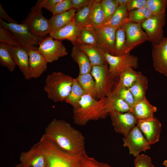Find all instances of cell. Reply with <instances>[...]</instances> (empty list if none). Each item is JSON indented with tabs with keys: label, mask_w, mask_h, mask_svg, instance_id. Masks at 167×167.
Instances as JSON below:
<instances>
[{
	"label": "cell",
	"mask_w": 167,
	"mask_h": 167,
	"mask_svg": "<svg viewBox=\"0 0 167 167\" xmlns=\"http://www.w3.org/2000/svg\"><path fill=\"white\" fill-rule=\"evenodd\" d=\"M136 126L151 145L159 141L161 125L157 118L153 116L147 119L138 120Z\"/></svg>",
	"instance_id": "obj_15"
},
{
	"label": "cell",
	"mask_w": 167,
	"mask_h": 167,
	"mask_svg": "<svg viewBox=\"0 0 167 167\" xmlns=\"http://www.w3.org/2000/svg\"><path fill=\"white\" fill-rule=\"evenodd\" d=\"M153 15L149 9L145 6L129 12L125 24L134 22L141 24Z\"/></svg>",
	"instance_id": "obj_32"
},
{
	"label": "cell",
	"mask_w": 167,
	"mask_h": 167,
	"mask_svg": "<svg viewBox=\"0 0 167 167\" xmlns=\"http://www.w3.org/2000/svg\"><path fill=\"white\" fill-rule=\"evenodd\" d=\"M101 1L95 0L92 7L91 12V24L92 26L96 27L102 26L105 22V13Z\"/></svg>",
	"instance_id": "obj_31"
},
{
	"label": "cell",
	"mask_w": 167,
	"mask_h": 167,
	"mask_svg": "<svg viewBox=\"0 0 167 167\" xmlns=\"http://www.w3.org/2000/svg\"><path fill=\"white\" fill-rule=\"evenodd\" d=\"M0 64L12 72L15 69L16 64L5 43H0Z\"/></svg>",
	"instance_id": "obj_36"
},
{
	"label": "cell",
	"mask_w": 167,
	"mask_h": 167,
	"mask_svg": "<svg viewBox=\"0 0 167 167\" xmlns=\"http://www.w3.org/2000/svg\"><path fill=\"white\" fill-rule=\"evenodd\" d=\"M0 42L24 49L23 45L9 30L0 26Z\"/></svg>",
	"instance_id": "obj_38"
},
{
	"label": "cell",
	"mask_w": 167,
	"mask_h": 167,
	"mask_svg": "<svg viewBox=\"0 0 167 167\" xmlns=\"http://www.w3.org/2000/svg\"><path fill=\"white\" fill-rule=\"evenodd\" d=\"M147 0H129L126 4L129 12L134 10L139 9L146 6Z\"/></svg>",
	"instance_id": "obj_44"
},
{
	"label": "cell",
	"mask_w": 167,
	"mask_h": 167,
	"mask_svg": "<svg viewBox=\"0 0 167 167\" xmlns=\"http://www.w3.org/2000/svg\"><path fill=\"white\" fill-rule=\"evenodd\" d=\"M43 135L61 150L70 155L80 156L86 152L84 136L64 120L54 119L45 128Z\"/></svg>",
	"instance_id": "obj_1"
},
{
	"label": "cell",
	"mask_w": 167,
	"mask_h": 167,
	"mask_svg": "<svg viewBox=\"0 0 167 167\" xmlns=\"http://www.w3.org/2000/svg\"><path fill=\"white\" fill-rule=\"evenodd\" d=\"M157 108L152 105L144 97L140 101L136 103L131 108L130 112L137 119L141 120L154 116V113L157 111Z\"/></svg>",
	"instance_id": "obj_21"
},
{
	"label": "cell",
	"mask_w": 167,
	"mask_h": 167,
	"mask_svg": "<svg viewBox=\"0 0 167 167\" xmlns=\"http://www.w3.org/2000/svg\"><path fill=\"white\" fill-rule=\"evenodd\" d=\"M152 45L153 67L156 71L167 78V36L160 44Z\"/></svg>",
	"instance_id": "obj_16"
},
{
	"label": "cell",
	"mask_w": 167,
	"mask_h": 167,
	"mask_svg": "<svg viewBox=\"0 0 167 167\" xmlns=\"http://www.w3.org/2000/svg\"><path fill=\"white\" fill-rule=\"evenodd\" d=\"M79 167H112L109 165L98 161L88 156L86 152L81 156Z\"/></svg>",
	"instance_id": "obj_41"
},
{
	"label": "cell",
	"mask_w": 167,
	"mask_h": 167,
	"mask_svg": "<svg viewBox=\"0 0 167 167\" xmlns=\"http://www.w3.org/2000/svg\"><path fill=\"white\" fill-rule=\"evenodd\" d=\"M77 44L97 45L93 26L82 27L77 39L76 45Z\"/></svg>",
	"instance_id": "obj_27"
},
{
	"label": "cell",
	"mask_w": 167,
	"mask_h": 167,
	"mask_svg": "<svg viewBox=\"0 0 167 167\" xmlns=\"http://www.w3.org/2000/svg\"><path fill=\"white\" fill-rule=\"evenodd\" d=\"M112 92L124 100L131 108L135 104L134 97L129 88L115 86Z\"/></svg>",
	"instance_id": "obj_37"
},
{
	"label": "cell",
	"mask_w": 167,
	"mask_h": 167,
	"mask_svg": "<svg viewBox=\"0 0 167 167\" xmlns=\"http://www.w3.org/2000/svg\"><path fill=\"white\" fill-rule=\"evenodd\" d=\"M37 143L46 157V167H79L82 155L74 156L64 152L44 135Z\"/></svg>",
	"instance_id": "obj_3"
},
{
	"label": "cell",
	"mask_w": 167,
	"mask_h": 167,
	"mask_svg": "<svg viewBox=\"0 0 167 167\" xmlns=\"http://www.w3.org/2000/svg\"><path fill=\"white\" fill-rule=\"evenodd\" d=\"M86 94L98 100L94 79L90 73L79 75L76 78Z\"/></svg>",
	"instance_id": "obj_28"
},
{
	"label": "cell",
	"mask_w": 167,
	"mask_h": 167,
	"mask_svg": "<svg viewBox=\"0 0 167 167\" xmlns=\"http://www.w3.org/2000/svg\"><path fill=\"white\" fill-rule=\"evenodd\" d=\"M97 45L104 52L114 56L117 28L107 25L94 26Z\"/></svg>",
	"instance_id": "obj_12"
},
{
	"label": "cell",
	"mask_w": 167,
	"mask_h": 167,
	"mask_svg": "<svg viewBox=\"0 0 167 167\" xmlns=\"http://www.w3.org/2000/svg\"><path fill=\"white\" fill-rule=\"evenodd\" d=\"M109 115L115 131L124 136L136 126L138 119L130 112L112 111Z\"/></svg>",
	"instance_id": "obj_13"
},
{
	"label": "cell",
	"mask_w": 167,
	"mask_h": 167,
	"mask_svg": "<svg viewBox=\"0 0 167 167\" xmlns=\"http://www.w3.org/2000/svg\"><path fill=\"white\" fill-rule=\"evenodd\" d=\"M71 56L79 66V75L91 73L92 66L90 61L87 55L77 45H73Z\"/></svg>",
	"instance_id": "obj_23"
},
{
	"label": "cell",
	"mask_w": 167,
	"mask_h": 167,
	"mask_svg": "<svg viewBox=\"0 0 167 167\" xmlns=\"http://www.w3.org/2000/svg\"><path fill=\"white\" fill-rule=\"evenodd\" d=\"M0 26L10 31L21 43L24 49L38 50L34 45L38 44L43 38L37 37L33 35L27 26L23 24L8 23L0 19Z\"/></svg>",
	"instance_id": "obj_7"
},
{
	"label": "cell",
	"mask_w": 167,
	"mask_h": 167,
	"mask_svg": "<svg viewBox=\"0 0 167 167\" xmlns=\"http://www.w3.org/2000/svg\"><path fill=\"white\" fill-rule=\"evenodd\" d=\"M163 164L165 167H167V160H165L163 163Z\"/></svg>",
	"instance_id": "obj_50"
},
{
	"label": "cell",
	"mask_w": 167,
	"mask_h": 167,
	"mask_svg": "<svg viewBox=\"0 0 167 167\" xmlns=\"http://www.w3.org/2000/svg\"><path fill=\"white\" fill-rule=\"evenodd\" d=\"M146 6L153 15H161L165 13L167 0H147Z\"/></svg>",
	"instance_id": "obj_39"
},
{
	"label": "cell",
	"mask_w": 167,
	"mask_h": 167,
	"mask_svg": "<svg viewBox=\"0 0 167 167\" xmlns=\"http://www.w3.org/2000/svg\"><path fill=\"white\" fill-rule=\"evenodd\" d=\"M62 0H45L43 5V8L52 12V10L58 3Z\"/></svg>",
	"instance_id": "obj_46"
},
{
	"label": "cell",
	"mask_w": 167,
	"mask_h": 167,
	"mask_svg": "<svg viewBox=\"0 0 167 167\" xmlns=\"http://www.w3.org/2000/svg\"><path fill=\"white\" fill-rule=\"evenodd\" d=\"M76 11V10L72 8L66 12L53 15L49 19L51 28L50 32L61 28L74 20Z\"/></svg>",
	"instance_id": "obj_24"
},
{
	"label": "cell",
	"mask_w": 167,
	"mask_h": 167,
	"mask_svg": "<svg viewBox=\"0 0 167 167\" xmlns=\"http://www.w3.org/2000/svg\"><path fill=\"white\" fill-rule=\"evenodd\" d=\"M86 94L76 78H74L70 93L65 102L76 108L82 97Z\"/></svg>",
	"instance_id": "obj_30"
},
{
	"label": "cell",
	"mask_w": 167,
	"mask_h": 167,
	"mask_svg": "<svg viewBox=\"0 0 167 167\" xmlns=\"http://www.w3.org/2000/svg\"><path fill=\"white\" fill-rule=\"evenodd\" d=\"M124 24L119 27L115 34L114 56H120L125 54L126 35Z\"/></svg>",
	"instance_id": "obj_34"
},
{
	"label": "cell",
	"mask_w": 167,
	"mask_h": 167,
	"mask_svg": "<svg viewBox=\"0 0 167 167\" xmlns=\"http://www.w3.org/2000/svg\"><path fill=\"white\" fill-rule=\"evenodd\" d=\"M129 0H117L119 5L126 4Z\"/></svg>",
	"instance_id": "obj_48"
},
{
	"label": "cell",
	"mask_w": 167,
	"mask_h": 167,
	"mask_svg": "<svg viewBox=\"0 0 167 167\" xmlns=\"http://www.w3.org/2000/svg\"><path fill=\"white\" fill-rule=\"evenodd\" d=\"M87 55L92 66L102 65L107 62L104 55V52L97 45H75Z\"/></svg>",
	"instance_id": "obj_22"
},
{
	"label": "cell",
	"mask_w": 167,
	"mask_h": 167,
	"mask_svg": "<svg viewBox=\"0 0 167 167\" xmlns=\"http://www.w3.org/2000/svg\"><path fill=\"white\" fill-rule=\"evenodd\" d=\"M0 19L5 20L8 23H17L16 21L13 20L8 15L1 3L0 4Z\"/></svg>",
	"instance_id": "obj_47"
},
{
	"label": "cell",
	"mask_w": 167,
	"mask_h": 167,
	"mask_svg": "<svg viewBox=\"0 0 167 167\" xmlns=\"http://www.w3.org/2000/svg\"><path fill=\"white\" fill-rule=\"evenodd\" d=\"M73 79L61 72L48 75L44 87L48 98L55 102H65L71 91Z\"/></svg>",
	"instance_id": "obj_4"
},
{
	"label": "cell",
	"mask_w": 167,
	"mask_h": 167,
	"mask_svg": "<svg viewBox=\"0 0 167 167\" xmlns=\"http://www.w3.org/2000/svg\"><path fill=\"white\" fill-rule=\"evenodd\" d=\"M16 64L22 72L24 78L31 79L29 72L28 51L19 47L5 43Z\"/></svg>",
	"instance_id": "obj_18"
},
{
	"label": "cell",
	"mask_w": 167,
	"mask_h": 167,
	"mask_svg": "<svg viewBox=\"0 0 167 167\" xmlns=\"http://www.w3.org/2000/svg\"><path fill=\"white\" fill-rule=\"evenodd\" d=\"M135 167H155L151 158L144 154H139L134 161Z\"/></svg>",
	"instance_id": "obj_43"
},
{
	"label": "cell",
	"mask_w": 167,
	"mask_h": 167,
	"mask_svg": "<svg viewBox=\"0 0 167 167\" xmlns=\"http://www.w3.org/2000/svg\"><path fill=\"white\" fill-rule=\"evenodd\" d=\"M45 0H38L26 19L22 22L26 25L31 33L40 38H44L51 32L49 19L43 15L42 8Z\"/></svg>",
	"instance_id": "obj_5"
},
{
	"label": "cell",
	"mask_w": 167,
	"mask_h": 167,
	"mask_svg": "<svg viewBox=\"0 0 167 167\" xmlns=\"http://www.w3.org/2000/svg\"><path fill=\"white\" fill-rule=\"evenodd\" d=\"M106 60L109 65V71L114 79H118L120 75L129 67L134 69L138 66V58L130 53L120 56H113L104 52Z\"/></svg>",
	"instance_id": "obj_8"
},
{
	"label": "cell",
	"mask_w": 167,
	"mask_h": 167,
	"mask_svg": "<svg viewBox=\"0 0 167 167\" xmlns=\"http://www.w3.org/2000/svg\"><path fill=\"white\" fill-rule=\"evenodd\" d=\"M93 2L78 10L75 13L74 20L81 27L92 25L91 12Z\"/></svg>",
	"instance_id": "obj_35"
},
{
	"label": "cell",
	"mask_w": 167,
	"mask_h": 167,
	"mask_svg": "<svg viewBox=\"0 0 167 167\" xmlns=\"http://www.w3.org/2000/svg\"><path fill=\"white\" fill-rule=\"evenodd\" d=\"M148 85L147 78L141 73L136 81L129 88L134 97L135 103L146 96Z\"/></svg>",
	"instance_id": "obj_25"
},
{
	"label": "cell",
	"mask_w": 167,
	"mask_h": 167,
	"mask_svg": "<svg viewBox=\"0 0 167 167\" xmlns=\"http://www.w3.org/2000/svg\"><path fill=\"white\" fill-rule=\"evenodd\" d=\"M72 8L71 0H62L56 4L52 13L53 15H55L66 12Z\"/></svg>",
	"instance_id": "obj_42"
},
{
	"label": "cell",
	"mask_w": 167,
	"mask_h": 167,
	"mask_svg": "<svg viewBox=\"0 0 167 167\" xmlns=\"http://www.w3.org/2000/svg\"><path fill=\"white\" fill-rule=\"evenodd\" d=\"M14 167H28L26 166H24L23 165L22 163H21L18 165H17Z\"/></svg>",
	"instance_id": "obj_49"
},
{
	"label": "cell",
	"mask_w": 167,
	"mask_h": 167,
	"mask_svg": "<svg viewBox=\"0 0 167 167\" xmlns=\"http://www.w3.org/2000/svg\"><path fill=\"white\" fill-rule=\"evenodd\" d=\"M28 53L31 78H37L46 71L48 62L38 50L30 49Z\"/></svg>",
	"instance_id": "obj_20"
},
{
	"label": "cell",
	"mask_w": 167,
	"mask_h": 167,
	"mask_svg": "<svg viewBox=\"0 0 167 167\" xmlns=\"http://www.w3.org/2000/svg\"><path fill=\"white\" fill-rule=\"evenodd\" d=\"M109 113L112 111L130 112L131 108L122 99L111 92L107 96Z\"/></svg>",
	"instance_id": "obj_33"
},
{
	"label": "cell",
	"mask_w": 167,
	"mask_h": 167,
	"mask_svg": "<svg viewBox=\"0 0 167 167\" xmlns=\"http://www.w3.org/2000/svg\"><path fill=\"white\" fill-rule=\"evenodd\" d=\"M166 23V13L158 15H153L141 24L145 31L148 41L152 45H157L164 40L163 28Z\"/></svg>",
	"instance_id": "obj_9"
},
{
	"label": "cell",
	"mask_w": 167,
	"mask_h": 167,
	"mask_svg": "<svg viewBox=\"0 0 167 167\" xmlns=\"http://www.w3.org/2000/svg\"><path fill=\"white\" fill-rule=\"evenodd\" d=\"M123 141V146L127 147L130 154L135 157L140 152H145L151 148V145L136 126L124 136Z\"/></svg>",
	"instance_id": "obj_11"
},
{
	"label": "cell",
	"mask_w": 167,
	"mask_h": 167,
	"mask_svg": "<svg viewBox=\"0 0 167 167\" xmlns=\"http://www.w3.org/2000/svg\"><path fill=\"white\" fill-rule=\"evenodd\" d=\"M141 73L131 67H128L120 75L115 86L130 88L136 81Z\"/></svg>",
	"instance_id": "obj_26"
},
{
	"label": "cell",
	"mask_w": 167,
	"mask_h": 167,
	"mask_svg": "<svg viewBox=\"0 0 167 167\" xmlns=\"http://www.w3.org/2000/svg\"><path fill=\"white\" fill-rule=\"evenodd\" d=\"M105 15V23L116 11L119 5L117 0H102L101 1Z\"/></svg>",
	"instance_id": "obj_40"
},
{
	"label": "cell",
	"mask_w": 167,
	"mask_h": 167,
	"mask_svg": "<svg viewBox=\"0 0 167 167\" xmlns=\"http://www.w3.org/2000/svg\"><path fill=\"white\" fill-rule=\"evenodd\" d=\"M95 0H71L72 8L77 11L94 1Z\"/></svg>",
	"instance_id": "obj_45"
},
{
	"label": "cell",
	"mask_w": 167,
	"mask_h": 167,
	"mask_svg": "<svg viewBox=\"0 0 167 167\" xmlns=\"http://www.w3.org/2000/svg\"><path fill=\"white\" fill-rule=\"evenodd\" d=\"M108 66L107 62L103 65L92 66L91 74L95 81L98 99L109 95L116 84L109 73Z\"/></svg>",
	"instance_id": "obj_6"
},
{
	"label": "cell",
	"mask_w": 167,
	"mask_h": 167,
	"mask_svg": "<svg viewBox=\"0 0 167 167\" xmlns=\"http://www.w3.org/2000/svg\"><path fill=\"white\" fill-rule=\"evenodd\" d=\"M128 13L126 4L120 5L114 13L104 25L118 28L120 26L126 24L125 21Z\"/></svg>",
	"instance_id": "obj_29"
},
{
	"label": "cell",
	"mask_w": 167,
	"mask_h": 167,
	"mask_svg": "<svg viewBox=\"0 0 167 167\" xmlns=\"http://www.w3.org/2000/svg\"><path fill=\"white\" fill-rule=\"evenodd\" d=\"M38 44L39 45L38 50L48 63L56 61L68 54L62 42L54 39L50 36L43 38Z\"/></svg>",
	"instance_id": "obj_10"
},
{
	"label": "cell",
	"mask_w": 167,
	"mask_h": 167,
	"mask_svg": "<svg viewBox=\"0 0 167 167\" xmlns=\"http://www.w3.org/2000/svg\"><path fill=\"white\" fill-rule=\"evenodd\" d=\"M109 115L107 97L97 100L85 94L78 107L73 109V118L76 124L84 126L91 120L105 118Z\"/></svg>",
	"instance_id": "obj_2"
},
{
	"label": "cell",
	"mask_w": 167,
	"mask_h": 167,
	"mask_svg": "<svg viewBox=\"0 0 167 167\" xmlns=\"http://www.w3.org/2000/svg\"><path fill=\"white\" fill-rule=\"evenodd\" d=\"M126 35L125 53L130 52L135 47L148 41V36L142 28L141 24L130 22L126 24Z\"/></svg>",
	"instance_id": "obj_14"
},
{
	"label": "cell",
	"mask_w": 167,
	"mask_h": 167,
	"mask_svg": "<svg viewBox=\"0 0 167 167\" xmlns=\"http://www.w3.org/2000/svg\"><path fill=\"white\" fill-rule=\"evenodd\" d=\"M19 160L21 163L28 167H46L47 164L46 157L37 143L29 150L22 152Z\"/></svg>",
	"instance_id": "obj_17"
},
{
	"label": "cell",
	"mask_w": 167,
	"mask_h": 167,
	"mask_svg": "<svg viewBox=\"0 0 167 167\" xmlns=\"http://www.w3.org/2000/svg\"><path fill=\"white\" fill-rule=\"evenodd\" d=\"M81 28L74 20L61 28L51 32L49 36L54 39L61 41L63 40H67L73 45H75Z\"/></svg>",
	"instance_id": "obj_19"
}]
</instances>
